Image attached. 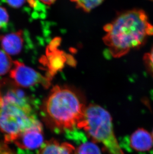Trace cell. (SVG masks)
<instances>
[{"mask_svg": "<svg viewBox=\"0 0 153 154\" xmlns=\"http://www.w3.org/2000/svg\"><path fill=\"white\" fill-rule=\"evenodd\" d=\"M103 38L111 55L118 58L140 46L146 38L153 35V26L143 11L133 10L117 17L104 27Z\"/></svg>", "mask_w": 153, "mask_h": 154, "instance_id": "obj_1", "label": "cell"}, {"mask_svg": "<svg viewBox=\"0 0 153 154\" xmlns=\"http://www.w3.org/2000/svg\"><path fill=\"white\" fill-rule=\"evenodd\" d=\"M86 108L84 100L75 90L56 85L44 103L43 110L54 129L67 132L76 128L84 118Z\"/></svg>", "mask_w": 153, "mask_h": 154, "instance_id": "obj_2", "label": "cell"}, {"mask_svg": "<svg viewBox=\"0 0 153 154\" xmlns=\"http://www.w3.org/2000/svg\"><path fill=\"white\" fill-rule=\"evenodd\" d=\"M76 128L104 146L108 154H124L114 134L111 116L106 109L91 104L86 108L84 118Z\"/></svg>", "mask_w": 153, "mask_h": 154, "instance_id": "obj_3", "label": "cell"}, {"mask_svg": "<svg viewBox=\"0 0 153 154\" xmlns=\"http://www.w3.org/2000/svg\"><path fill=\"white\" fill-rule=\"evenodd\" d=\"M39 123L34 108L0 97V131L4 135L5 142H13L23 131Z\"/></svg>", "mask_w": 153, "mask_h": 154, "instance_id": "obj_4", "label": "cell"}, {"mask_svg": "<svg viewBox=\"0 0 153 154\" xmlns=\"http://www.w3.org/2000/svg\"><path fill=\"white\" fill-rule=\"evenodd\" d=\"M10 77L17 85L23 88H29L40 84L48 88L51 85L52 79L40 73L18 60L13 61L10 70Z\"/></svg>", "mask_w": 153, "mask_h": 154, "instance_id": "obj_5", "label": "cell"}, {"mask_svg": "<svg viewBox=\"0 0 153 154\" xmlns=\"http://www.w3.org/2000/svg\"><path fill=\"white\" fill-rule=\"evenodd\" d=\"M13 143L22 151L32 152L38 150L44 143L43 129L41 123L23 131Z\"/></svg>", "mask_w": 153, "mask_h": 154, "instance_id": "obj_6", "label": "cell"}, {"mask_svg": "<svg viewBox=\"0 0 153 154\" xmlns=\"http://www.w3.org/2000/svg\"><path fill=\"white\" fill-rule=\"evenodd\" d=\"M67 135L76 144L74 154H103V151L94 140L76 128L67 131Z\"/></svg>", "mask_w": 153, "mask_h": 154, "instance_id": "obj_7", "label": "cell"}, {"mask_svg": "<svg viewBox=\"0 0 153 154\" xmlns=\"http://www.w3.org/2000/svg\"><path fill=\"white\" fill-rule=\"evenodd\" d=\"M24 35L22 31L0 35V45L3 51L10 55L20 54L24 47Z\"/></svg>", "mask_w": 153, "mask_h": 154, "instance_id": "obj_8", "label": "cell"}, {"mask_svg": "<svg viewBox=\"0 0 153 154\" xmlns=\"http://www.w3.org/2000/svg\"><path fill=\"white\" fill-rule=\"evenodd\" d=\"M153 145V137L143 128L137 130L128 139L129 146L136 151H148Z\"/></svg>", "mask_w": 153, "mask_h": 154, "instance_id": "obj_9", "label": "cell"}, {"mask_svg": "<svg viewBox=\"0 0 153 154\" xmlns=\"http://www.w3.org/2000/svg\"><path fill=\"white\" fill-rule=\"evenodd\" d=\"M75 147L69 143L51 139L44 143L36 154H74Z\"/></svg>", "mask_w": 153, "mask_h": 154, "instance_id": "obj_10", "label": "cell"}, {"mask_svg": "<svg viewBox=\"0 0 153 154\" xmlns=\"http://www.w3.org/2000/svg\"><path fill=\"white\" fill-rule=\"evenodd\" d=\"M13 61L10 55L0 50V76L4 75L10 71Z\"/></svg>", "mask_w": 153, "mask_h": 154, "instance_id": "obj_11", "label": "cell"}, {"mask_svg": "<svg viewBox=\"0 0 153 154\" xmlns=\"http://www.w3.org/2000/svg\"><path fill=\"white\" fill-rule=\"evenodd\" d=\"M75 3L77 7L85 12H90L94 8L99 6L104 0H71Z\"/></svg>", "mask_w": 153, "mask_h": 154, "instance_id": "obj_12", "label": "cell"}, {"mask_svg": "<svg viewBox=\"0 0 153 154\" xmlns=\"http://www.w3.org/2000/svg\"><path fill=\"white\" fill-rule=\"evenodd\" d=\"M9 16L7 11L0 6V29H5L9 24Z\"/></svg>", "mask_w": 153, "mask_h": 154, "instance_id": "obj_13", "label": "cell"}, {"mask_svg": "<svg viewBox=\"0 0 153 154\" xmlns=\"http://www.w3.org/2000/svg\"><path fill=\"white\" fill-rule=\"evenodd\" d=\"M28 3V0H4L5 3H7L10 7L19 9L24 6L26 2Z\"/></svg>", "mask_w": 153, "mask_h": 154, "instance_id": "obj_14", "label": "cell"}, {"mask_svg": "<svg viewBox=\"0 0 153 154\" xmlns=\"http://www.w3.org/2000/svg\"><path fill=\"white\" fill-rule=\"evenodd\" d=\"M144 60L150 71L153 74V48L150 52L145 54Z\"/></svg>", "mask_w": 153, "mask_h": 154, "instance_id": "obj_15", "label": "cell"}, {"mask_svg": "<svg viewBox=\"0 0 153 154\" xmlns=\"http://www.w3.org/2000/svg\"><path fill=\"white\" fill-rule=\"evenodd\" d=\"M0 154H17L4 141H0Z\"/></svg>", "mask_w": 153, "mask_h": 154, "instance_id": "obj_16", "label": "cell"}, {"mask_svg": "<svg viewBox=\"0 0 153 154\" xmlns=\"http://www.w3.org/2000/svg\"><path fill=\"white\" fill-rule=\"evenodd\" d=\"M42 3L48 5H50L54 3L56 0H40Z\"/></svg>", "mask_w": 153, "mask_h": 154, "instance_id": "obj_17", "label": "cell"}, {"mask_svg": "<svg viewBox=\"0 0 153 154\" xmlns=\"http://www.w3.org/2000/svg\"><path fill=\"white\" fill-rule=\"evenodd\" d=\"M152 137H153V136H152Z\"/></svg>", "mask_w": 153, "mask_h": 154, "instance_id": "obj_18", "label": "cell"}]
</instances>
